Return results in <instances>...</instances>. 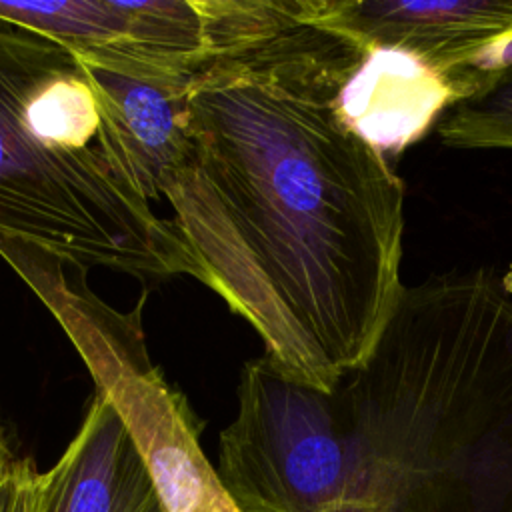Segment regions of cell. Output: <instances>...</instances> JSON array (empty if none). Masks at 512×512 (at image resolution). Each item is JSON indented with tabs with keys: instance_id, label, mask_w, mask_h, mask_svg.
<instances>
[{
	"instance_id": "obj_3",
	"label": "cell",
	"mask_w": 512,
	"mask_h": 512,
	"mask_svg": "<svg viewBox=\"0 0 512 512\" xmlns=\"http://www.w3.org/2000/svg\"><path fill=\"white\" fill-rule=\"evenodd\" d=\"M0 236L82 270L204 280L172 218L142 194L82 60L8 22H0Z\"/></svg>"
},
{
	"instance_id": "obj_12",
	"label": "cell",
	"mask_w": 512,
	"mask_h": 512,
	"mask_svg": "<svg viewBox=\"0 0 512 512\" xmlns=\"http://www.w3.org/2000/svg\"><path fill=\"white\" fill-rule=\"evenodd\" d=\"M12 460H14L12 450H10V446H8V440H6V436H4V430H2V426H0V478L4 476V472L8 470V466H10Z\"/></svg>"
},
{
	"instance_id": "obj_9",
	"label": "cell",
	"mask_w": 512,
	"mask_h": 512,
	"mask_svg": "<svg viewBox=\"0 0 512 512\" xmlns=\"http://www.w3.org/2000/svg\"><path fill=\"white\" fill-rule=\"evenodd\" d=\"M82 64L142 194L150 202L162 200L160 182L180 164L188 148L186 86L194 74L188 78H132L88 60Z\"/></svg>"
},
{
	"instance_id": "obj_10",
	"label": "cell",
	"mask_w": 512,
	"mask_h": 512,
	"mask_svg": "<svg viewBox=\"0 0 512 512\" xmlns=\"http://www.w3.org/2000/svg\"><path fill=\"white\" fill-rule=\"evenodd\" d=\"M442 142L462 150H512V62L500 64L438 124Z\"/></svg>"
},
{
	"instance_id": "obj_2",
	"label": "cell",
	"mask_w": 512,
	"mask_h": 512,
	"mask_svg": "<svg viewBox=\"0 0 512 512\" xmlns=\"http://www.w3.org/2000/svg\"><path fill=\"white\" fill-rule=\"evenodd\" d=\"M334 392L348 474L328 512H512V288L500 274L404 286Z\"/></svg>"
},
{
	"instance_id": "obj_1",
	"label": "cell",
	"mask_w": 512,
	"mask_h": 512,
	"mask_svg": "<svg viewBox=\"0 0 512 512\" xmlns=\"http://www.w3.org/2000/svg\"><path fill=\"white\" fill-rule=\"evenodd\" d=\"M298 22L186 86L188 148L160 182L204 280L288 380L324 392L360 366L404 284V184L350 118L366 62Z\"/></svg>"
},
{
	"instance_id": "obj_11",
	"label": "cell",
	"mask_w": 512,
	"mask_h": 512,
	"mask_svg": "<svg viewBox=\"0 0 512 512\" xmlns=\"http://www.w3.org/2000/svg\"><path fill=\"white\" fill-rule=\"evenodd\" d=\"M38 480L32 458H14L0 478V512H36Z\"/></svg>"
},
{
	"instance_id": "obj_8",
	"label": "cell",
	"mask_w": 512,
	"mask_h": 512,
	"mask_svg": "<svg viewBox=\"0 0 512 512\" xmlns=\"http://www.w3.org/2000/svg\"><path fill=\"white\" fill-rule=\"evenodd\" d=\"M36 512H164L124 420L94 394L58 462L40 472Z\"/></svg>"
},
{
	"instance_id": "obj_6",
	"label": "cell",
	"mask_w": 512,
	"mask_h": 512,
	"mask_svg": "<svg viewBox=\"0 0 512 512\" xmlns=\"http://www.w3.org/2000/svg\"><path fill=\"white\" fill-rule=\"evenodd\" d=\"M216 474L240 512L332 510L348 474L336 392L288 380L264 356L244 364Z\"/></svg>"
},
{
	"instance_id": "obj_4",
	"label": "cell",
	"mask_w": 512,
	"mask_h": 512,
	"mask_svg": "<svg viewBox=\"0 0 512 512\" xmlns=\"http://www.w3.org/2000/svg\"><path fill=\"white\" fill-rule=\"evenodd\" d=\"M0 256L54 314L94 378L124 420L164 512H226V494L216 468L200 446V426L186 398L152 364L140 312L102 302L86 284L84 270L56 256L0 238Z\"/></svg>"
},
{
	"instance_id": "obj_13",
	"label": "cell",
	"mask_w": 512,
	"mask_h": 512,
	"mask_svg": "<svg viewBox=\"0 0 512 512\" xmlns=\"http://www.w3.org/2000/svg\"><path fill=\"white\" fill-rule=\"evenodd\" d=\"M226 512H240V510L236 508V504L232 502V498H230V502H228V506H226Z\"/></svg>"
},
{
	"instance_id": "obj_5",
	"label": "cell",
	"mask_w": 512,
	"mask_h": 512,
	"mask_svg": "<svg viewBox=\"0 0 512 512\" xmlns=\"http://www.w3.org/2000/svg\"><path fill=\"white\" fill-rule=\"evenodd\" d=\"M306 20V0L0 2V22L132 78H188Z\"/></svg>"
},
{
	"instance_id": "obj_7",
	"label": "cell",
	"mask_w": 512,
	"mask_h": 512,
	"mask_svg": "<svg viewBox=\"0 0 512 512\" xmlns=\"http://www.w3.org/2000/svg\"><path fill=\"white\" fill-rule=\"evenodd\" d=\"M306 20L366 54L414 62L454 104L492 72L482 64L512 44V0H306Z\"/></svg>"
}]
</instances>
